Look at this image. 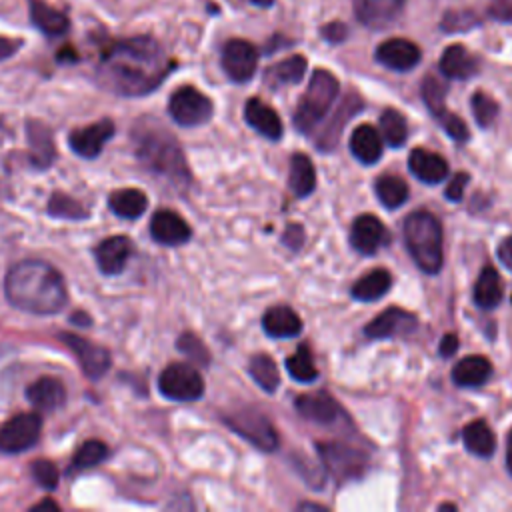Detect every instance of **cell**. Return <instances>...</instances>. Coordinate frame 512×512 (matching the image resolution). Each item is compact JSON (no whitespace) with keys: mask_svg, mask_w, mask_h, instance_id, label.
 <instances>
[{"mask_svg":"<svg viewBox=\"0 0 512 512\" xmlns=\"http://www.w3.org/2000/svg\"><path fill=\"white\" fill-rule=\"evenodd\" d=\"M174 68L162 46L150 36L112 40L96 66L98 82L118 96H146L156 90Z\"/></svg>","mask_w":512,"mask_h":512,"instance_id":"6da1fadb","label":"cell"},{"mask_svg":"<svg viewBox=\"0 0 512 512\" xmlns=\"http://www.w3.org/2000/svg\"><path fill=\"white\" fill-rule=\"evenodd\" d=\"M4 294L14 308L38 316L56 314L68 302L62 274L52 264L38 258L20 260L8 270Z\"/></svg>","mask_w":512,"mask_h":512,"instance_id":"7a4b0ae2","label":"cell"},{"mask_svg":"<svg viewBox=\"0 0 512 512\" xmlns=\"http://www.w3.org/2000/svg\"><path fill=\"white\" fill-rule=\"evenodd\" d=\"M138 162L154 176L164 178L174 188H188L192 176L178 140L156 120L140 118L132 130Z\"/></svg>","mask_w":512,"mask_h":512,"instance_id":"3957f363","label":"cell"},{"mask_svg":"<svg viewBox=\"0 0 512 512\" xmlns=\"http://www.w3.org/2000/svg\"><path fill=\"white\" fill-rule=\"evenodd\" d=\"M404 242L416 262L426 274H436L442 268V226L432 212L416 210L404 220Z\"/></svg>","mask_w":512,"mask_h":512,"instance_id":"277c9868","label":"cell"},{"mask_svg":"<svg viewBox=\"0 0 512 512\" xmlns=\"http://www.w3.org/2000/svg\"><path fill=\"white\" fill-rule=\"evenodd\" d=\"M338 90H340V84L332 72L324 68L314 70L308 82V88L296 106L294 126L304 134L312 132L316 124L326 116L330 106L334 104Z\"/></svg>","mask_w":512,"mask_h":512,"instance_id":"5b68a950","label":"cell"},{"mask_svg":"<svg viewBox=\"0 0 512 512\" xmlns=\"http://www.w3.org/2000/svg\"><path fill=\"white\" fill-rule=\"evenodd\" d=\"M158 390L168 400L194 402L204 394V380L194 366L174 362L160 372Z\"/></svg>","mask_w":512,"mask_h":512,"instance_id":"8992f818","label":"cell"},{"mask_svg":"<svg viewBox=\"0 0 512 512\" xmlns=\"http://www.w3.org/2000/svg\"><path fill=\"white\" fill-rule=\"evenodd\" d=\"M318 456L328 470V474L340 482L358 478L368 468V456L342 442H320Z\"/></svg>","mask_w":512,"mask_h":512,"instance_id":"52a82bcc","label":"cell"},{"mask_svg":"<svg viewBox=\"0 0 512 512\" xmlns=\"http://www.w3.org/2000/svg\"><path fill=\"white\" fill-rule=\"evenodd\" d=\"M168 112L172 120L184 128L206 124L212 118V100L194 86H180L168 100Z\"/></svg>","mask_w":512,"mask_h":512,"instance_id":"ba28073f","label":"cell"},{"mask_svg":"<svg viewBox=\"0 0 512 512\" xmlns=\"http://www.w3.org/2000/svg\"><path fill=\"white\" fill-rule=\"evenodd\" d=\"M224 422L236 434H240L242 438H246L248 442L258 446L260 450L272 452L278 446V434H276L274 426L270 424V420L252 408L232 412V414L224 416Z\"/></svg>","mask_w":512,"mask_h":512,"instance_id":"9c48e42d","label":"cell"},{"mask_svg":"<svg viewBox=\"0 0 512 512\" xmlns=\"http://www.w3.org/2000/svg\"><path fill=\"white\" fill-rule=\"evenodd\" d=\"M42 432L38 412H22L0 426V452L18 454L32 448Z\"/></svg>","mask_w":512,"mask_h":512,"instance_id":"30bf717a","label":"cell"},{"mask_svg":"<svg viewBox=\"0 0 512 512\" xmlns=\"http://www.w3.org/2000/svg\"><path fill=\"white\" fill-rule=\"evenodd\" d=\"M58 338L74 352L76 360L80 362V366L88 378L96 380L108 372V368L112 364V356L104 346H100L92 340H86L84 336L70 334V332H62V334H58Z\"/></svg>","mask_w":512,"mask_h":512,"instance_id":"8fae6325","label":"cell"},{"mask_svg":"<svg viewBox=\"0 0 512 512\" xmlns=\"http://www.w3.org/2000/svg\"><path fill=\"white\" fill-rule=\"evenodd\" d=\"M258 66V50L242 38H232L222 48V68L232 82H248Z\"/></svg>","mask_w":512,"mask_h":512,"instance_id":"7c38bea8","label":"cell"},{"mask_svg":"<svg viewBox=\"0 0 512 512\" xmlns=\"http://www.w3.org/2000/svg\"><path fill=\"white\" fill-rule=\"evenodd\" d=\"M114 132H116L114 122L110 118H102L84 128L72 130L68 134V144L78 156L92 160L102 152L104 144L114 136Z\"/></svg>","mask_w":512,"mask_h":512,"instance_id":"4fadbf2b","label":"cell"},{"mask_svg":"<svg viewBox=\"0 0 512 512\" xmlns=\"http://www.w3.org/2000/svg\"><path fill=\"white\" fill-rule=\"evenodd\" d=\"M376 60L390 68V70H398V72H406V70H412L420 58H422V52L420 48L412 42V40H406V38H390L386 42H382L378 48H376Z\"/></svg>","mask_w":512,"mask_h":512,"instance_id":"5bb4252c","label":"cell"},{"mask_svg":"<svg viewBox=\"0 0 512 512\" xmlns=\"http://www.w3.org/2000/svg\"><path fill=\"white\" fill-rule=\"evenodd\" d=\"M416 328V316L402 308H388L370 320L364 328L368 338H392V336H408Z\"/></svg>","mask_w":512,"mask_h":512,"instance_id":"9a60e30c","label":"cell"},{"mask_svg":"<svg viewBox=\"0 0 512 512\" xmlns=\"http://www.w3.org/2000/svg\"><path fill=\"white\" fill-rule=\"evenodd\" d=\"M150 234L158 244L180 246L190 240L192 230L174 210H158L150 220Z\"/></svg>","mask_w":512,"mask_h":512,"instance_id":"2e32d148","label":"cell"},{"mask_svg":"<svg viewBox=\"0 0 512 512\" xmlns=\"http://www.w3.org/2000/svg\"><path fill=\"white\" fill-rule=\"evenodd\" d=\"M406 0H354V14L368 28H386L404 10Z\"/></svg>","mask_w":512,"mask_h":512,"instance_id":"e0dca14e","label":"cell"},{"mask_svg":"<svg viewBox=\"0 0 512 512\" xmlns=\"http://www.w3.org/2000/svg\"><path fill=\"white\" fill-rule=\"evenodd\" d=\"M386 238H388V234H386L384 224L372 214L358 216L350 230L352 246L364 256L376 254L386 244Z\"/></svg>","mask_w":512,"mask_h":512,"instance_id":"ac0fdd59","label":"cell"},{"mask_svg":"<svg viewBox=\"0 0 512 512\" xmlns=\"http://www.w3.org/2000/svg\"><path fill=\"white\" fill-rule=\"evenodd\" d=\"M132 254V242L126 236H110L104 238L94 248V258L102 274L116 276L124 270L128 258Z\"/></svg>","mask_w":512,"mask_h":512,"instance_id":"d6986e66","label":"cell"},{"mask_svg":"<svg viewBox=\"0 0 512 512\" xmlns=\"http://www.w3.org/2000/svg\"><path fill=\"white\" fill-rule=\"evenodd\" d=\"M28 402L40 412H54L66 402V388L58 378L42 376L26 388Z\"/></svg>","mask_w":512,"mask_h":512,"instance_id":"ffe728a7","label":"cell"},{"mask_svg":"<svg viewBox=\"0 0 512 512\" xmlns=\"http://www.w3.org/2000/svg\"><path fill=\"white\" fill-rule=\"evenodd\" d=\"M296 408L304 418L316 424H334L342 416L338 402L326 392H312V394L298 396Z\"/></svg>","mask_w":512,"mask_h":512,"instance_id":"44dd1931","label":"cell"},{"mask_svg":"<svg viewBox=\"0 0 512 512\" xmlns=\"http://www.w3.org/2000/svg\"><path fill=\"white\" fill-rule=\"evenodd\" d=\"M244 118L262 136H266L270 140H280L282 138L284 128H282L280 116L276 114V110L272 106H268L260 98H250L244 104Z\"/></svg>","mask_w":512,"mask_h":512,"instance_id":"7402d4cb","label":"cell"},{"mask_svg":"<svg viewBox=\"0 0 512 512\" xmlns=\"http://www.w3.org/2000/svg\"><path fill=\"white\" fill-rule=\"evenodd\" d=\"M408 168L418 180H422L426 184H438L440 180H444L448 176L446 160L440 154L430 152L426 148H414L410 152Z\"/></svg>","mask_w":512,"mask_h":512,"instance_id":"603a6c76","label":"cell"},{"mask_svg":"<svg viewBox=\"0 0 512 512\" xmlns=\"http://www.w3.org/2000/svg\"><path fill=\"white\" fill-rule=\"evenodd\" d=\"M28 14L32 24L44 36H62L70 28V20L58 8L46 4L44 0H28Z\"/></svg>","mask_w":512,"mask_h":512,"instance_id":"cb8c5ba5","label":"cell"},{"mask_svg":"<svg viewBox=\"0 0 512 512\" xmlns=\"http://www.w3.org/2000/svg\"><path fill=\"white\" fill-rule=\"evenodd\" d=\"M262 328L272 338H292V336L300 334L302 320L290 306L278 304L264 312Z\"/></svg>","mask_w":512,"mask_h":512,"instance_id":"d4e9b609","label":"cell"},{"mask_svg":"<svg viewBox=\"0 0 512 512\" xmlns=\"http://www.w3.org/2000/svg\"><path fill=\"white\" fill-rule=\"evenodd\" d=\"M440 72L452 80H466L478 72V60L462 44H452L440 56Z\"/></svg>","mask_w":512,"mask_h":512,"instance_id":"484cf974","label":"cell"},{"mask_svg":"<svg viewBox=\"0 0 512 512\" xmlns=\"http://www.w3.org/2000/svg\"><path fill=\"white\" fill-rule=\"evenodd\" d=\"M350 150L362 164H374L382 156V138L370 124H360L350 136Z\"/></svg>","mask_w":512,"mask_h":512,"instance_id":"4316f807","label":"cell"},{"mask_svg":"<svg viewBox=\"0 0 512 512\" xmlns=\"http://www.w3.org/2000/svg\"><path fill=\"white\" fill-rule=\"evenodd\" d=\"M108 208L118 218L134 220V218L142 216L144 210L148 208V198L138 188H120L108 196Z\"/></svg>","mask_w":512,"mask_h":512,"instance_id":"83f0119b","label":"cell"},{"mask_svg":"<svg viewBox=\"0 0 512 512\" xmlns=\"http://www.w3.org/2000/svg\"><path fill=\"white\" fill-rule=\"evenodd\" d=\"M492 374V364L484 356H466L462 358L454 370H452V380L456 386L470 388V386H480L484 384Z\"/></svg>","mask_w":512,"mask_h":512,"instance_id":"f1b7e54d","label":"cell"},{"mask_svg":"<svg viewBox=\"0 0 512 512\" xmlns=\"http://www.w3.org/2000/svg\"><path fill=\"white\" fill-rule=\"evenodd\" d=\"M288 186L294 192V196L298 198H306L308 194H312V190L316 188V170L312 160L298 152L292 156L290 160V176H288Z\"/></svg>","mask_w":512,"mask_h":512,"instance_id":"f546056e","label":"cell"},{"mask_svg":"<svg viewBox=\"0 0 512 512\" xmlns=\"http://www.w3.org/2000/svg\"><path fill=\"white\" fill-rule=\"evenodd\" d=\"M462 440H464L466 450L480 458H488L496 450L494 432L490 430V426L484 420H472L470 424H466L462 430Z\"/></svg>","mask_w":512,"mask_h":512,"instance_id":"4dcf8cb0","label":"cell"},{"mask_svg":"<svg viewBox=\"0 0 512 512\" xmlns=\"http://www.w3.org/2000/svg\"><path fill=\"white\" fill-rule=\"evenodd\" d=\"M502 300V282L494 266H484L476 286H474V302L478 308L490 310L496 308Z\"/></svg>","mask_w":512,"mask_h":512,"instance_id":"1f68e13d","label":"cell"},{"mask_svg":"<svg viewBox=\"0 0 512 512\" xmlns=\"http://www.w3.org/2000/svg\"><path fill=\"white\" fill-rule=\"evenodd\" d=\"M26 134H28V142H30V148H32V164L36 168H46L52 164V158H54V142H52V136H50V130L40 124V122H28V128H26Z\"/></svg>","mask_w":512,"mask_h":512,"instance_id":"d6a6232c","label":"cell"},{"mask_svg":"<svg viewBox=\"0 0 512 512\" xmlns=\"http://www.w3.org/2000/svg\"><path fill=\"white\" fill-rule=\"evenodd\" d=\"M392 284V276L384 268L370 270L366 276H362L354 286H352V296L360 302H372L382 298Z\"/></svg>","mask_w":512,"mask_h":512,"instance_id":"836d02e7","label":"cell"},{"mask_svg":"<svg viewBox=\"0 0 512 512\" xmlns=\"http://www.w3.org/2000/svg\"><path fill=\"white\" fill-rule=\"evenodd\" d=\"M306 72V58L296 54L290 56L266 70V80L272 88L286 86V84H298Z\"/></svg>","mask_w":512,"mask_h":512,"instance_id":"e575fe53","label":"cell"},{"mask_svg":"<svg viewBox=\"0 0 512 512\" xmlns=\"http://www.w3.org/2000/svg\"><path fill=\"white\" fill-rule=\"evenodd\" d=\"M248 372L250 376L254 378V382L266 390V392H274L278 386H280V372H278V366L276 362L266 356V354H254L250 358V364H248Z\"/></svg>","mask_w":512,"mask_h":512,"instance_id":"d590c367","label":"cell"},{"mask_svg":"<svg viewBox=\"0 0 512 512\" xmlns=\"http://www.w3.org/2000/svg\"><path fill=\"white\" fill-rule=\"evenodd\" d=\"M376 194L386 208H398L408 198V184L396 174H384L376 182Z\"/></svg>","mask_w":512,"mask_h":512,"instance_id":"8d00e7d4","label":"cell"},{"mask_svg":"<svg viewBox=\"0 0 512 512\" xmlns=\"http://www.w3.org/2000/svg\"><path fill=\"white\" fill-rule=\"evenodd\" d=\"M110 450L102 440H86L72 456V470H90L108 458Z\"/></svg>","mask_w":512,"mask_h":512,"instance_id":"74e56055","label":"cell"},{"mask_svg":"<svg viewBox=\"0 0 512 512\" xmlns=\"http://www.w3.org/2000/svg\"><path fill=\"white\" fill-rule=\"evenodd\" d=\"M380 130H382L384 140L392 148H400L406 142L408 126H406L404 116L398 110L388 108V110L382 112V116H380Z\"/></svg>","mask_w":512,"mask_h":512,"instance_id":"f35d334b","label":"cell"},{"mask_svg":"<svg viewBox=\"0 0 512 512\" xmlns=\"http://www.w3.org/2000/svg\"><path fill=\"white\" fill-rule=\"evenodd\" d=\"M46 212L54 218H64V220H80V218L88 216V212L76 198L62 194V192H54L50 196V200L46 204Z\"/></svg>","mask_w":512,"mask_h":512,"instance_id":"ab89813d","label":"cell"},{"mask_svg":"<svg viewBox=\"0 0 512 512\" xmlns=\"http://www.w3.org/2000/svg\"><path fill=\"white\" fill-rule=\"evenodd\" d=\"M286 368H288V374L298 382H312L318 376V370L314 366L312 354L306 344H302L292 356L286 358Z\"/></svg>","mask_w":512,"mask_h":512,"instance_id":"60d3db41","label":"cell"},{"mask_svg":"<svg viewBox=\"0 0 512 512\" xmlns=\"http://www.w3.org/2000/svg\"><path fill=\"white\" fill-rule=\"evenodd\" d=\"M422 100L428 106V110L440 120L446 110V84L440 78L426 76L422 82Z\"/></svg>","mask_w":512,"mask_h":512,"instance_id":"b9f144b4","label":"cell"},{"mask_svg":"<svg viewBox=\"0 0 512 512\" xmlns=\"http://www.w3.org/2000/svg\"><path fill=\"white\" fill-rule=\"evenodd\" d=\"M474 118L480 126H490L494 122V118L498 116V104L492 96L484 94V92H476L470 100Z\"/></svg>","mask_w":512,"mask_h":512,"instance_id":"7bdbcfd3","label":"cell"},{"mask_svg":"<svg viewBox=\"0 0 512 512\" xmlns=\"http://www.w3.org/2000/svg\"><path fill=\"white\" fill-rule=\"evenodd\" d=\"M176 346H178L180 352H184L188 358H192L194 362H198V364H202V366H206V364L210 362L208 348L204 346V342H202L198 336H194V334H190V332L182 334V336L178 338Z\"/></svg>","mask_w":512,"mask_h":512,"instance_id":"ee69618b","label":"cell"},{"mask_svg":"<svg viewBox=\"0 0 512 512\" xmlns=\"http://www.w3.org/2000/svg\"><path fill=\"white\" fill-rule=\"evenodd\" d=\"M30 470H32L34 480H36L42 488L54 490V488L58 486L60 472H58V468H56L54 462H50V460H34V464H32Z\"/></svg>","mask_w":512,"mask_h":512,"instance_id":"f6af8a7d","label":"cell"},{"mask_svg":"<svg viewBox=\"0 0 512 512\" xmlns=\"http://www.w3.org/2000/svg\"><path fill=\"white\" fill-rule=\"evenodd\" d=\"M472 26H478V18L468 10H450L442 18V28L446 32H462Z\"/></svg>","mask_w":512,"mask_h":512,"instance_id":"bcb514c9","label":"cell"},{"mask_svg":"<svg viewBox=\"0 0 512 512\" xmlns=\"http://www.w3.org/2000/svg\"><path fill=\"white\" fill-rule=\"evenodd\" d=\"M440 122H442L444 130H446V134H448L452 140H456V142H466V140H468V128H466V124H464V120H462L460 116L446 112V114L440 118Z\"/></svg>","mask_w":512,"mask_h":512,"instance_id":"7dc6e473","label":"cell"},{"mask_svg":"<svg viewBox=\"0 0 512 512\" xmlns=\"http://www.w3.org/2000/svg\"><path fill=\"white\" fill-rule=\"evenodd\" d=\"M488 14L500 22H512V0H492Z\"/></svg>","mask_w":512,"mask_h":512,"instance_id":"c3c4849f","label":"cell"},{"mask_svg":"<svg viewBox=\"0 0 512 512\" xmlns=\"http://www.w3.org/2000/svg\"><path fill=\"white\" fill-rule=\"evenodd\" d=\"M468 180H470V178H468L466 172H458V174L450 180V184L446 186V198H448V200H460L462 194H464V188H466Z\"/></svg>","mask_w":512,"mask_h":512,"instance_id":"681fc988","label":"cell"},{"mask_svg":"<svg viewBox=\"0 0 512 512\" xmlns=\"http://www.w3.org/2000/svg\"><path fill=\"white\" fill-rule=\"evenodd\" d=\"M320 32L330 42H342L348 34V28L342 22H330V24H324Z\"/></svg>","mask_w":512,"mask_h":512,"instance_id":"f907efd6","label":"cell"},{"mask_svg":"<svg viewBox=\"0 0 512 512\" xmlns=\"http://www.w3.org/2000/svg\"><path fill=\"white\" fill-rule=\"evenodd\" d=\"M20 46H22V40L0 36V60H6L12 54H16L20 50Z\"/></svg>","mask_w":512,"mask_h":512,"instance_id":"816d5d0a","label":"cell"},{"mask_svg":"<svg viewBox=\"0 0 512 512\" xmlns=\"http://www.w3.org/2000/svg\"><path fill=\"white\" fill-rule=\"evenodd\" d=\"M284 242L290 246V248H300L302 244V228L298 224H290L286 228V234H284Z\"/></svg>","mask_w":512,"mask_h":512,"instance_id":"f5cc1de1","label":"cell"},{"mask_svg":"<svg viewBox=\"0 0 512 512\" xmlns=\"http://www.w3.org/2000/svg\"><path fill=\"white\" fill-rule=\"evenodd\" d=\"M458 336L456 334H446L444 338H442V342H440V346H438V350H440V354L444 356V358H448V356H452L456 350H458Z\"/></svg>","mask_w":512,"mask_h":512,"instance_id":"db71d44e","label":"cell"},{"mask_svg":"<svg viewBox=\"0 0 512 512\" xmlns=\"http://www.w3.org/2000/svg\"><path fill=\"white\" fill-rule=\"evenodd\" d=\"M498 258H500V262L512 272V236H508V238L498 246Z\"/></svg>","mask_w":512,"mask_h":512,"instance_id":"11a10c76","label":"cell"},{"mask_svg":"<svg viewBox=\"0 0 512 512\" xmlns=\"http://www.w3.org/2000/svg\"><path fill=\"white\" fill-rule=\"evenodd\" d=\"M60 506L54 502V500H50V498H44L42 502H38V504H34L32 506V510L36 512V510H58Z\"/></svg>","mask_w":512,"mask_h":512,"instance_id":"9f6ffc18","label":"cell"},{"mask_svg":"<svg viewBox=\"0 0 512 512\" xmlns=\"http://www.w3.org/2000/svg\"><path fill=\"white\" fill-rule=\"evenodd\" d=\"M70 320H72L74 324H82V326H90V324H92V322H90V316H86L84 312H74Z\"/></svg>","mask_w":512,"mask_h":512,"instance_id":"6f0895ef","label":"cell"},{"mask_svg":"<svg viewBox=\"0 0 512 512\" xmlns=\"http://www.w3.org/2000/svg\"><path fill=\"white\" fill-rule=\"evenodd\" d=\"M506 466H508V472L512 474V430H510L508 442H506Z\"/></svg>","mask_w":512,"mask_h":512,"instance_id":"680465c9","label":"cell"},{"mask_svg":"<svg viewBox=\"0 0 512 512\" xmlns=\"http://www.w3.org/2000/svg\"><path fill=\"white\" fill-rule=\"evenodd\" d=\"M256 6H262V8H268L274 0H252Z\"/></svg>","mask_w":512,"mask_h":512,"instance_id":"91938a15","label":"cell"}]
</instances>
